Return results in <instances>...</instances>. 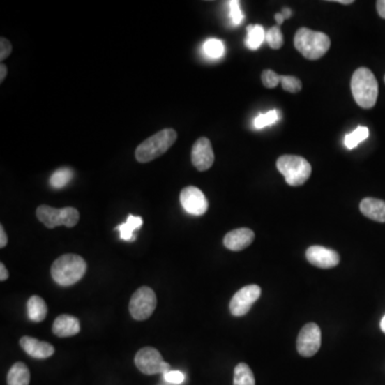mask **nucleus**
Segmentation results:
<instances>
[{"label":"nucleus","instance_id":"nucleus-24","mask_svg":"<svg viewBox=\"0 0 385 385\" xmlns=\"http://www.w3.org/2000/svg\"><path fill=\"white\" fill-rule=\"evenodd\" d=\"M202 51L208 57L212 59H218L222 57L225 54V45L220 40L209 39L202 45Z\"/></svg>","mask_w":385,"mask_h":385},{"label":"nucleus","instance_id":"nucleus-2","mask_svg":"<svg viewBox=\"0 0 385 385\" xmlns=\"http://www.w3.org/2000/svg\"><path fill=\"white\" fill-rule=\"evenodd\" d=\"M351 91L354 101L362 108H372L378 99L379 86L374 73L367 68H360L351 78Z\"/></svg>","mask_w":385,"mask_h":385},{"label":"nucleus","instance_id":"nucleus-25","mask_svg":"<svg viewBox=\"0 0 385 385\" xmlns=\"http://www.w3.org/2000/svg\"><path fill=\"white\" fill-rule=\"evenodd\" d=\"M369 136V130L366 126H358L356 130L349 134L345 138V144L348 149H353L361 144L363 140L366 139Z\"/></svg>","mask_w":385,"mask_h":385},{"label":"nucleus","instance_id":"nucleus-30","mask_svg":"<svg viewBox=\"0 0 385 385\" xmlns=\"http://www.w3.org/2000/svg\"><path fill=\"white\" fill-rule=\"evenodd\" d=\"M228 5H229V16L232 24L240 25L244 20L243 13L241 11L240 1L232 0V1H228Z\"/></svg>","mask_w":385,"mask_h":385},{"label":"nucleus","instance_id":"nucleus-19","mask_svg":"<svg viewBox=\"0 0 385 385\" xmlns=\"http://www.w3.org/2000/svg\"><path fill=\"white\" fill-rule=\"evenodd\" d=\"M7 381L8 385H29V369L24 363H15L8 372Z\"/></svg>","mask_w":385,"mask_h":385},{"label":"nucleus","instance_id":"nucleus-3","mask_svg":"<svg viewBox=\"0 0 385 385\" xmlns=\"http://www.w3.org/2000/svg\"><path fill=\"white\" fill-rule=\"evenodd\" d=\"M294 46L306 59L318 60L328 53L331 40L324 32L303 27L294 36Z\"/></svg>","mask_w":385,"mask_h":385},{"label":"nucleus","instance_id":"nucleus-40","mask_svg":"<svg viewBox=\"0 0 385 385\" xmlns=\"http://www.w3.org/2000/svg\"><path fill=\"white\" fill-rule=\"evenodd\" d=\"M380 328H381V330H382V332L384 333L385 334V315H384V317H383V318L381 319Z\"/></svg>","mask_w":385,"mask_h":385},{"label":"nucleus","instance_id":"nucleus-22","mask_svg":"<svg viewBox=\"0 0 385 385\" xmlns=\"http://www.w3.org/2000/svg\"><path fill=\"white\" fill-rule=\"evenodd\" d=\"M234 385H256L252 369L246 363H240L234 368Z\"/></svg>","mask_w":385,"mask_h":385},{"label":"nucleus","instance_id":"nucleus-27","mask_svg":"<svg viewBox=\"0 0 385 385\" xmlns=\"http://www.w3.org/2000/svg\"><path fill=\"white\" fill-rule=\"evenodd\" d=\"M280 84L285 91L292 93H296L302 89V82L296 76L280 75Z\"/></svg>","mask_w":385,"mask_h":385},{"label":"nucleus","instance_id":"nucleus-7","mask_svg":"<svg viewBox=\"0 0 385 385\" xmlns=\"http://www.w3.org/2000/svg\"><path fill=\"white\" fill-rule=\"evenodd\" d=\"M158 300L149 287H140L132 296L128 310L135 320L142 321L151 317L156 308Z\"/></svg>","mask_w":385,"mask_h":385},{"label":"nucleus","instance_id":"nucleus-18","mask_svg":"<svg viewBox=\"0 0 385 385\" xmlns=\"http://www.w3.org/2000/svg\"><path fill=\"white\" fill-rule=\"evenodd\" d=\"M28 317L35 322H41L47 316V305L41 296H32L27 302Z\"/></svg>","mask_w":385,"mask_h":385},{"label":"nucleus","instance_id":"nucleus-37","mask_svg":"<svg viewBox=\"0 0 385 385\" xmlns=\"http://www.w3.org/2000/svg\"><path fill=\"white\" fill-rule=\"evenodd\" d=\"M274 17H275V21L276 23L278 24V26H280L282 23H284L285 17L282 16V12H280V13H276Z\"/></svg>","mask_w":385,"mask_h":385},{"label":"nucleus","instance_id":"nucleus-17","mask_svg":"<svg viewBox=\"0 0 385 385\" xmlns=\"http://www.w3.org/2000/svg\"><path fill=\"white\" fill-rule=\"evenodd\" d=\"M360 210L363 216L379 222H385V202L377 198H365L361 202Z\"/></svg>","mask_w":385,"mask_h":385},{"label":"nucleus","instance_id":"nucleus-5","mask_svg":"<svg viewBox=\"0 0 385 385\" xmlns=\"http://www.w3.org/2000/svg\"><path fill=\"white\" fill-rule=\"evenodd\" d=\"M278 172L285 176L287 183L300 186L310 179L312 166L308 160L298 156H282L276 162Z\"/></svg>","mask_w":385,"mask_h":385},{"label":"nucleus","instance_id":"nucleus-20","mask_svg":"<svg viewBox=\"0 0 385 385\" xmlns=\"http://www.w3.org/2000/svg\"><path fill=\"white\" fill-rule=\"evenodd\" d=\"M142 218L140 216H128V220L123 224L119 225L116 229L119 230L120 238L124 241H135L134 232L142 226Z\"/></svg>","mask_w":385,"mask_h":385},{"label":"nucleus","instance_id":"nucleus-10","mask_svg":"<svg viewBox=\"0 0 385 385\" xmlns=\"http://www.w3.org/2000/svg\"><path fill=\"white\" fill-rule=\"evenodd\" d=\"M321 346V330L316 324H305L296 340V349L304 358H312Z\"/></svg>","mask_w":385,"mask_h":385},{"label":"nucleus","instance_id":"nucleus-9","mask_svg":"<svg viewBox=\"0 0 385 385\" xmlns=\"http://www.w3.org/2000/svg\"><path fill=\"white\" fill-rule=\"evenodd\" d=\"M260 296L262 288L258 285H248L241 288L230 301V312L236 317L246 316Z\"/></svg>","mask_w":385,"mask_h":385},{"label":"nucleus","instance_id":"nucleus-4","mask_svg":"<svg viewBox=\"0 0 385 385\" xmlns=\"http://www.w3.org/2000/svg\"><path fill=\"white\" fill-rule=\"evenodd\" d=\"M176 132L172 128H164L151 137L142 142L135 151L139 163H149L168 151L176 140Z\"/></svg>","mask_w":385,"mask_h":385},{"label":"nucleus","instance_id":"nucleus-35","mask_svg":"<svg viewBox=\"0 0 385 385\" xmlns=\"http://www.w3.org/2000/svg\"><path fill=\"white\" fill-rule=\"evenodd\" d=\"M9 278V272H8L7 268H6L5 264H0V280L1 282H5Z\"/></svg>","mask_w":385,"mask_h":385},{"label":"nucleus","instance_id":"nucleus-31","mask_svg":"<svg viewBox=\"0 0 385 385\" xmlns=\"http://www.w3.org/2000/svg\"><path fill=\"white\" fill-rule=\"evenodd\" d=\"M164 379H165L167 382L174 383V384H180V383L186 380V376H184L181 372H178V370H170V372L164 374Z\"/></svg>","mask_w":385,"mask_h":385},{"label":"nucleus","instance_id":"nucleus-1","mask_svg":"<svg viewBox=\"0 0 385 385\" xmlns=\"http://www.w3.org/2000/svg\"><path fill=\"white\" fill-rule=\"evenodd\" d=\"M87 271V264L83 257L66 254L54 262L51 268L53 280L60 286H72L80 282Z\"/></svg>","mask_w":385,"mask_h":385},{"label":"nucleus","instance_id":"nucleus-23","mask_svg":"<svg viewBox=\"0 0 385 385\" xmlns=\"http://www.w3.org/2000/svg\"><path fill=\"white\" fill-rule=\"evenodd\" d=\"M73 178V172L68 167L59 168L52 174L50 183L54 188H62L67 186Z\"/></svg>","mask_w":385,"mask_h":385},{"label":"nucleus","instance_id":"nucleus-39","mask_svg":"<svg viewBox=\"0 0 385 385\" xmlns=\"http://www.w3.org/2000/svg\"><path fill=\"white\" fill-rule=\"evenodd\" d=\"M335 3H342V5H351L353 0H335Z\"/></svg>","mask_w":385,"mask_h":385},{"label":"nucleus","instance_id":"nucleus-12","mask_svg":"<svg viewBox=\"0 0 385 385\" xmlns=\"http://www.w3.org/2000/svg\"><path fill=\"white\" fill-rule=\"evenodd\" d=\"M192 163L199 172H206L213 165L214 152L208 138H199L192 146Z\"/></svg>","mask_w":385,"mask_h":385},{"label":"nucleus","instance_id":"nucleus-6","mask_svg":"<svg viewBox=\"0 0 385 385\" xmlns=\"http://www.w3.org/2000/svg\"><path fill=\"white\" fill-rule=\"evenodd\" d=\"M37 218L45 227L50 228V229H53L58 226L72 228L80 220V212L71 206L56 209L42 204L37 209Z\"/></svg>","mask_w":385,"mask_h":385},{"label":"nucleus","instance_id":"nucleus-14","mask_svg":"<svg viewBox=\"0 0 385 385\" xmlns=\"http://www.w3.org/2000/svg\"><path fill=\"white\" fill-rule=\"evenodd\" d=\"M254 240V232L250 228H238L225 236L224 246L232 252H240L248 248Z\"/></svg>","mask_w":385,"mask_h":385},{"label":"nucleus","instance_id":"nucleus-15","mask_svg":"<svg viewBox=\"0 0 385 385\" xmlns=\"http://www.w3.org/2000/svg\"><path fill=\"white\" fill-rule=\"evenodd\" d=\"M20 345L28 356L33 358H39V360L51 358L55 353V348L51 344L40 342L39 340L29 336L22 337Z\"/></svg>","mask_w":385,"mask_h":385},{"label":"nucleus","instance_id":"nucleus-8","mask_svg":"<svg viewBox=\"0 0 385 385\" xmlns=\"http://www.w3.org/2000/svg\"><path fill=\"white\" fill-rule=\"evenodd\" d=\"M135 365L142 374H166L170 372V365L162 358V354L153 347L140 349L135 356Z\"/></svg>","mask_w":385,"mask_h":385},{"label":"nucleus","instance_id":"nucleus-16","mask_svg":"<svg viewBox=\"0 0 385 385\" xmlns=\"http://www.w3.org/2000/svg\"><path fill=\"white\" fill-rule=\"evenodd\" d=\"M80 331V320L70 315H60L53 324V333L56 336L71 337L78 334Z\"/></svg>","mask_w":385,"mask_h":385},{"label":"nucleus","instance_id":"nucleus-21","mask_svg":"<svg viewBox=\"0 0 385 385\" xmlns=\"http://www.w3.org/2000/svg\"><path fill=\"white\" fill-rule=\"evenodd\" d=\"M248 36H246V44L250 50H258L266 39V33L262 26L248 25Z\"/></svg>","mask_w":385,"mask_h":385},{"label":"nucleus","instance_id":"nucleus-26","mask_svg":"<svg viewBox=\"0 0 385 385\" xmlns=\"http://www.w3.org/2000/svg\"><path fill=\"white\" fill-rule=\"evenodd\" d=\"M266 40L273 50H280L284 45V37L280 26H273L266 31Z\"/></svg>","mask_w":385,"mask_h":385},{"label":"nucleus","instance_id":"nucleus-28","mask_svg":"<svg viewBox=\"0 0 385 385\" xmlns=\"http://www.w3.org/2000/svg\"><path fill=\"white\" fill-rule=\"evenodd\" d=\"M278 110H271L266 115H259L254 120V126L256 128H262L270 124L275 123L278 120Z\"/></svg>","mask_w":385,"mask_h":385},{"label":"nucleus","instance_id":"nucleus-34","mask_svg":"<svg viewBox=\"0 0 385 385\" xmlns=\"http://www.w3.org/2000/svg\"><path fill=\"white\" fill-rule=\"evenodd\" d=\"M377 10H378L379 15L385 20V0H378L377 1Z\"/></svg>","mask_w":385,"mask_h":385},{"label":"nucleus","instance_id":"nucleus-41","mask_svg":"<svg viewBox=\"0 0 385 385\" xmlns=\"http://www.w3.org/2000/svg\"><path fill=\"white\" fill-rule=\"evenodd\" d=\"M384 83H385V76H384Z\"/></svg>","mask_w":385,"mask_h":385},{"label":"nucleus","instance_id":"nucleus-13","mask_svg":"<svg viewBox=\"0 0 385 385\" xmlns=\"http://www.w3.org/2000/svg\"><path fill=\"white\" fill-rule=\"evenodd\" d=\"M306 258L310 264L320 269L335 268L340 262L338 252L320 246H310L306 250Z\"/></svg>","mask_w":385,"mask_h":385},{"label":"nucleus","instance_id":"nucleus-33","mask_svg":"<svg viewBox=\"0 0 385 385\" xmlns=\"http://www.w3.org/2000/svg\"><path fill=\"white\" fill-rule=\"evenodd\" d=\"M8 244V236L3 225H0V248H6Z\"/></svg>","mask_w":385,"mask_h":385},{"label":"nucleus","instance_id":"nucleus-29","mask_svg":"<svg viewBox=\"0 0 385 385\" xmlns=\"http://www.w3.org/2000/svg\"><path fill=\"white\" fill-rule=\"evenodd\" d=\"M262 80L264 87L272 89L278 87V84L280 83V75L272 70H264L262 74Z\"/></svg>","mask_w":385,"mask_h":385},{"label":"nucleus","instance_id":"nucleus-11","mask_svg":"<svg viewBox=\"0 0 385 385\" xmlns=\"http://www.w3.org/2000/svg\"><path fill=\"white\" fill-rule=\"evenodd\" d=\"M180 202H181L184 210L192 216H204L209 208L206 196L196 186L184 188L180 194Z\"/></svg>","mask_w":385,"mask_h":385},{"label":"nucleus","instance_id":"nucleus-36","mask_svg":"<svg viewBox=\"0 0 385 385\" xmlns=\"http://www.w3.org/2000/svg\"><path fill=\"white\" fill-rule=\"evenodd\" d=\"M7 67H6L5 64H1V66H0V82H1V83H3L5 78L7 77Z\"/></svg>","mask_w":385,"mask_h":385},{"label":"nucleus","instance_id":"nucleus-38","mask_svg":"<svg viewBox=\"0 0 385 385\" xmlns=\"http://www.w3.org/2000/svg\"><path fill=\"white\" fill-rule=\"evenodd\" d=\"M282 16H284L285 20L290 19V17H292V11H290V9H288V8H285V9L282 11Z\"/></svg>","mask_w":385,"mask_h":385},{"label":"nucleus","instance_id":"nucleus-32","mask_svg":"<svg viewBox=\"0 0 385 385\" xmlns=\"http://www.w3.org/2000/svg\"><path fill=\"white\" fill-rule=\"evenodd\" d=\"M12 53V45L6 38H1L0 40V60L7 59Z\"/></svg>","mask_w":385,"mask_h":385}]
</instances>
